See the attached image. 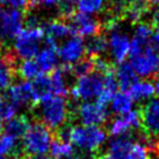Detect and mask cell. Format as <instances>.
<instances>
[{"label": "cell", "mask_w": 159, "mask_h": 159, "mask_svg": "<svg viewBox=\"0 0 159 159\" xmlns=\"http://www.w3.org/2000/svg\"><path fill=\"white\" fill-rule=\"evenodd\" d=\"M85 54V42L77 35L69 36L68 39L57 46V55L65 66H73L80 60L83 59Z\"/></svg>", "instance_id": "cell-11"}, {"label": "cell", "mask_w": 159, "mask_h": 159, "mask_svg": "<svg viewBox=\"0 0 159 159\" xmlns=\"http://www.w3.org/2000/svg\"><path fill=\"white\" fill-rule=\"evenodd\" d=\"M12 156L14 158L19 159L22 156V151L16 149V140L7 134L0 136V158L6 156Z\"/></svg>", "instance_id": "cell-27"}, {"label": "cell", "mask_w": 159, "mask_h": 159, "mask_svg": "<svg viewBox=\"0 0 159 159\" xmlns=\"http://www.w3.org/2000/svg\"><path fill=\"white\" fill-rule=\"evenodd\" d=\"M115 76H116L118 87L122 89V91L129 90L130 87L138 81V76L136 75L129 62L119 63L118 67L115 70Z\"/></svg>", "instance_id": "cell-21"}, {"label": "cell", "mask_w": 159, "mask_h": 159, "mask_svg": "<svg viewBox=\"0 0 159 159\" xmlns=\"http://www.w3.org/2000/svg\"><path fill=\"white\" fill-rule=\"evenodd\" d=\"M15 114H16V109L6 99V97L0 95V122L10 120L14 117Z\"/></svg>", "instance_id": "cell-31"}, {"label": "cell", "mask_w": 159, "mask_h": 159, "mask_svg": "<svg viewBox=\"0 0 159 159\" xmlns=\"http://www.w3.org/2000/svg\"><path fill=\"white\" fill-rule=\"evenodd\" d=\"M50 159H68L75 154V150L71 143L63 142L57 138H53V142L49 148Z\"/></svg>", "instance_id": "cell-26"}, {"label": "cell", "mask_w": 159, "mask_h": 159, "mask_svg": "<svg viewBox=\"0 0 159 159\" xmlns=\"http://www.w3.org/2000/svg\"><path fill=\"white\" fill-rule=\"evenodd\" d=\"M80 13L87 15L97 14L104 8L105 0H79L76 2Z\"/></svg>", "instance_id": "cell-29"}, {"label": "cell", "mask_w": 159, "mask_h": 159, "mask_svg": "<svg viewBox=\"0 0 159 159\" xmlns=\"http://www.w3.org/2000/svg\"><path fill=\"white\" fill-rule=\"evenodd\" d=\"M1 131H2V124H1V122H0V134H1Z\"/></svg>", "instance_id": "cell-43"}, {"label": "cell", "mask_w": 159, "mask_h": 159, "mask_svg": "<svg viewBox=\"0 0 159 159\" xmlns=\"http://www.w3.org/2000/svg\"><path fill=\"white\" fill-rule=\"evenodd\" d=\"M111 110L116 115L122 116L130 112L134 107V101L126 91H120L115 95L111 99Z\"/></svg>", "instance_id": "cell-25"}, {"label": "cell", "mask_w": 159, "mask_h": 159, "mask_svg": "<svg viewBox=\"0 0 159 159\" xmlns=\"http://www.w3.org/2000/svg\"><path fill=\"white\" fill-rule=\"evenodd\" d=\"M30 91H32V101L33 107L39 104L53 96L52 83L48 75H40L30 82Z\"/></svg>", "instance_id": "cell-18"}, {"label": "cell", "mask_w": 159, "mask_h": 159, "mask_svg": "<svg viewBox=\"0 0 159 159\" xmlns=\"http://www.w3.org/2000/svg\"><path fill=\"white\" fill-rule=\"evenodd\" d=\"M66 1H68V2H70V4H73V5H75L79 0H66Z\"/></svg>", "instance_id": "cell-41"}, {"label": "cell", "mask_w": 159, "mask_h": 159, "mask_svg": "<svg viewBox=\"0 0 159 159\" xmlns=\"http://www.w3.org/2000/svg\"><path fill=\"white\" fill-rule=\"evenodd\" d=\"M118 83L115 76V70L111 69L104 74V84H103V90L97 98V102L103 105H108V103L111 102V99L118 91Z\"/></svg>", "instance_id": "cell-23"}, {"label": "cell", "mask_w": 159, "mask_h": 159, "mask_svg": "<svg viewBox=\"0 0 159 159\" xmlns=\"http://www.w3.org/2000/svg\"><path fill=\"white\" fill-rule=\"evenodd\" d=\"M124 159H150L149 151L144 145L134 143Z\"/></svg>", "instance_id": "cell-32"}, {"label": "cell", "mask_w": 159, "mask_h": 159, "mask_svg": "<svg viewBox=\"0 0 159 159\" xmlns=\"http://www.w3.org/2000/svg\"><path fill=\"white\" fill-rule=\"evenodd\" d=\"M69 27L71 34L77 35L80 38H93L102 33V24L98 19L80 12L74 13L69 18Z\"/></svg>", "instance_id": "cell-10"}, {"label": "cell", "mask_w": 159, "mask_h": 159, "mask_svg": "<svg viewBox=\"0 0 159 159\" xmlns=\"http://www.w3.org/2000/svg\"><path fill=\"white\" fill-rule=\"evenodd\" d=\"M33 112L38 122L50 130H57L74 118V110L66 101L65 97L52 96L39 104L34 105Z\"/></svg>", "instance_id": "cell-1"}, {"label": "cell", "mask_w": 159, "mask_h": 159, "mask_svg": "<svg viewBox=\"0 0 159 159\" xmlns=\"http://www.w3.org/2000/svg\"><path fill=\"white\" fill-rule=\"evenodd\" d=\"M19 159H50L46 156H28V154H22Z\"/></svg>", "instance_id": "cell-36"}, {"label": "cell", "mask_w": 159, "mask_h": 159, "mask_svg": "<svg viewBox=\"0 0 159 159\" xmlns=\"http://www.w3.org/2000/svg\"><path fill=\"white\" fill-rule=\"evenodd\" d=\"M148 2H149L150 5L151 4H153V5H159V0H146Z\"/></svg>", "instance_id": "cell-39"}, {"label": "cell", "mask_w": 159, "mask_h": 159, "mask_svg": "<svg viewBox=\"0 0 159 159\" xmlns=\"http://www.w3.org/2000/svg\"><path fill=\"white\" fill-rule=\"evenodd\" d=\"M6 99L18 110L20 108L30 107L33 108L30 82L28 81H18L10 85L6 90Z\"/></svg>", "instance_id": "cell-14"}, {"label": "cell", "mask_w": 159, "mask_h": 159, "mask_svg": "<svg viewBox=\"0 0 159 159\" xmlns=\"http://www.w3.org/2000/svg\"><path fill=\"white\" fill-rule=\"evenodd\" d=\"M93 159H111V158H110L107 153H104V154L102 153V154H96V156H94Z\"/></svg>", "instance_id": "cell-38"}, {"label": "cell", "mask_w": 159, "mask_h": 159, "mask_svg": "<svg viewBox=\"0 0 159 159\" xmlns=\"http://www.w3.org/2000/svg\"><path fill=\"white\" fill-rule=\"evenodd\" d=\"M53 132L47 126L35 122L30 125L22 137V153L28 156H45L53 142Z\"/></svg>", "instance_id": "cell-4"}, {"label": "cell", "mask_w": 159, "mask_h": 159, "mask_svg": "<svg viewBox=\"0 0 159 159\" xmlns=\"http://www.w3.org/2000/svg\"><path fill=\"white\" fill-rule=\"evenodd\" d=\"M0 4L5 5L7 8L22 11L28 6V0H0Z\"/></svg>", "instance_id": "cell-33"}, {"label": "cell", "mask_w": 159, "mask_h": 159, "mask_svg": "<svg viewBox=\"0 0 159 159\" xmlns=\"http://www.w3.org/2000/svg\"><path fill=\"white\" fill-rule=\"evenodd\" d=\"M70 68H71V73L74 76L82 77L84 75L93 73L95 70L94 59L93 57H83L82 60H80L79 62H76L75 65L70 66Z\"/></svg>", "instance_id": "cell-30"}, {"label": "cell", "mask_w": 159, "mask_h": 159, "mask_svg": "<svg viewBox=\"0 0 159 159\" xmlns=\"http://www.w3.org/2000/svg\"><path fill=\"white\" fill-rule=\"evenodd\" d=\"M25 25L24 12L14 8L0 10V42L10 43L18 36Z\"/></svg>", "instance_id": "cell-7"}, {"label": "cell", "mask_w": 159, "mask_h": 159, "mask_svg": "<svg viewBox=\"0 0 159 159\" xmlns=\"http://www.w3.org/2000/svg\"><path fill=\"white\" fill-rule=\"evenodd\" d=\"M154 93L158 95V97H159V75L154 79Z\"/></svg>", "instance_id": "cell-37"}, {"label": "cell", "mask_w": 159, "mask_h": 159, "mask_svg": "<svg viewBox=\"0 0 159 159\" xmlns=\"http://www.w3.org/2000/svg\"><path fill=\"white\" fill-rule=\"evenodd\" d=\"M68 159H82V157H81V156H79V154L75 153L74 156H71V157H70V158H68Z\"/></svg>", "instance_id": "cell-40"}, {"label": "cell", "mask_w": 159, "mask_h": 159, "mask_svg": "<svg viewBox=\"0 0 159 159\" xmlns=\"http://www.w3.org/2000/svg\"><path fill=\"white\" fill-rule=\"evenodd\" d=\"M116 1H118V0H116Z\"/></svg>", "instance_id": "cell-44"}, {"label": "cell", "mask_w": 159, "mask_h": 159, "mask_svg": "<svg viewBox=\"0 0 159 159\" xmlns=\"http://www.w3.org/2000/svg\"><path fill=\"white\" fill-rule=\"evenodd\" d=\"M108 52V40L104 34H97L89 38L85 42V53L89 55V57L97 59Z\"/></svg>", "instance_id": "cell-24"}, {"label": "cell", "mask_w": 159, "mask_h": 159, "mask_svg": "<svg viewBox=\"0 0 159 159\" xmlns=\"http://www.w3.org/2000/svg\"><path fill=\"white\" fill-rule=\"evenodd\" d=\"M130 97L134 102H144L148 99H152L154 93V85L150 81H137L134 84L129 88Z\"/></svg>", "instance_id": "cell-22"}, {"label": "cell", "mask_w": 159, "mask_h": 159, "mask_svg": "<svg viewBox=\"0 0 159 159\" xmlns=\"http://www.w3.org/2000/svg\"><path fill=\"white\" fill-rule=\"evenodd\" d=\"M43 33H45V42L47 45L57 47L60 41H65L71 34L69 24L65 20L55 19L43 24Z\"/></svg>", "instance_id": "cell-16"}, {"label": "cell", "mask_w": 159, "mask_h": 159, "mask_svg": "<svg viewBox=\"0 0 159 159\" xmlns=\"http://www.w3.org/2000/svg\"><path fill=\"white\" fill-rule=\"evenodd\" d=\"M30 125V119L27 118L25 115L14 116L13 118L7 120L5 123L4 131H5V134L12 137L15 140H18V139L25 136L26 131L28 130Z\"/></svg>", "instance_id": "cell-20"}, {"label": "cell", "mask_w": 159, "mask_h": 159, "mask_svg": "<svg viewBox=\"0 0 159 159\" xmlns=\"http://www.w3.org/2000/svg\"><path fill=\"white\" fill-rule=\"evenodd\" d=\"M151 43L156 52H159V28L153 30V34L151 38Z\"/></svg>", "instance_id": "cell-35"}, {"label": "cell", "mask_w": 159, "mask_h": 159, "mask_svg": "<svg viewBox=\"0 0 159 159\" xmlns=\"http://www.w3.org/2000/svg\"><path fill=\"white\" fill-rule=\"evenodd\" d=\"M15 70L19 73L21 79H24L25 81H28V82H30V80H34L38 76L42 75L34 59L22 61Z\"/></svg>", "instance_id": "cell-28"}, {"label": "cell", "mask_w": 159, "mask_h": 159, "mask_svg": "<svg viewBox=\"0 0 159 159\" xmlns=\"http://www.w3.org/2000/svg\"><path fill=\"white\" fill-rule=\"evenodd\" d=\"M45 40V33L41 26L26 27L13 40V49L11 50L15 59H34L41 49V43Z\"/></svg>", "instance_id": "cell-2"}, {"label": "cell", "mask_w": 159, "mask_h": 159, "mask_svg": "<svg viewBox=\"0 0 159 159\" xmlns=\"http://www.w3.org/2000/svg\"><path fill=\"white\" fill-rule=\"evenodd\" d=\"M134 144V136L131 134L114 137L109 142L107 154L111 159H124Z\"/></svg>", "instance_id": "cell-19"}, {"label": "cell", "mask_w": 159, "mask_h": 159, "mask_svg": "<svg viewBox=\"0 0 159 159\" xmlns=\"http://www.w3.org/2000/svg\"><path fill=\"white\" fill-rule=\"evenodd\" d=\"M61 0H28V5L32 7L36 6H46V7H53V6L59 5Z\"/></svg>", "instance_id": "cell-34"}, {"label": "cell", "mask_w": 159, "mask_h": 159, "mask_svg": "<svg viewBox=\"0 0 159 159\" xmlns=\"http://www.w3.org/2000/svg\"><path fill=\"white\" fill-rule=\"evenodd\" d=\"M138 111L143 132L149 137L159 138V97L150 99Z\"/></svg>", "instance_id": "cell-12"}, {"label": "cell", "mask_w": 159, "mask_h": 159, "mask_svg": "<svg viewBox=\"0 0 159 159\" xmlns=\"http://www.w3.org/2000/svg\"><path fill=\"white\" fill-rule=\"evenodd\" d=\"M104 84V74L94 70L93 73L79 77L70 90L74 99L90 102L93 98H98Z\"/></svg>", "instance_id": "cell-5"}, {"label": "cell", "mask_w": 159, "mask_h": 159, "mask_svg": "<svg viewBox=\"0 0 159 159\" xmlns=\"http://www.w3.org/2000/svg\"><path fill=\"white\" fill-rule=\"evenodd\" d=\"M50 83H52V90L54 96L65 97L70 94V90L73 88V80L74 75L71 73L70 66H62L52 73L49 76Z\"/></svg>", "instance_id": "cell-15"}, {"label": "cell", "mask_w": 159, "mask_h": 159, "mask_svg": "<svg viewBox=\"0 0 159 159\" xmlns=\"http://www.w3.org/2000/svg\"><path fill=\"white\" fill-rule=\"evenodd\" d=\"M34 60L42 75L53 73L59 66L57 47L46 43L45 47L42 49H40V52L36 54Z\"/></svg>", "instance_id": "cell-17"}, {"label": "cell", "mask_w": 159, "mask_h": 159, "mask_svg": "<svg viewBox=\"0 0 159 159\" xmlns=\"http://www.w3.org/2000/svg\"><path fill=\"white\" fill-rule=\"evenodd\" d=\"M108 50L111 59L117 63L125 62L130 50V38L117 21H110L108 25Z\"/></svg>", "instance_id": "cell-6"}, {"label": "cell", "mask_w": 159, "mask_h": 159, "mask_svg": "<svg viewBox=\"0 0 159 159\" xmlns=\"http://www.w3.org/2000/svg\"><path fill=\"white\" fill-rule=\"evenodd\" d=\"M0 159H16V158H14V157H11V158H7V157H2V158H0Z\"/></svg>", "instance_id": "cell-42"}, {"label": "cell", "mask_w": 159, "mask_h": 159, "mask_svg": "<svg viewBox=\"0 0 159 159\" xmlns=\"http://www.w3.org/2000/svg\"><path fill=\"white\" fill-rule=\"evenodd\" d=\"M130 66L137 76L143 79H156L159 75V55L154 50L130 57Z\"/></svg>", "instance_id": "cell-9"}, {"label": "cell", "mask_w": 159, "mask_h": 159, "mask_svg": "<svg viewBox=\"0 0 159 159\" xmlns=\"http://www.w3.org/2000/svg\"><path fill=\"white\" fill-rule=\"evenodd\" d=\"M74 117L79 118L84 126H99L107 123L109 111L107 105L98 102H82L74 110Z\"/></svg>", "instance_id": "cell-8"}, {"label": "cell", "mask_w": 159, "mask_h": 159, "mask_svg": "<svg viewBox=\"0 0 159 159\" xmlns=\"http://www.w3.org/2000/svg\"><path fill=\"white\" fill-rule=\"evenodd\" d=\"M107 139V132L101 126L71 125L69 132V142L80 150L95 153L97 152Z\"/></svg>", "instance_id": "cell-3"}, {"label": "cell", "mask_w": 159, "mask_h": 159, "mask_svg": "<svg viewBox=\"0 0 159 159\" xmlns=\"http://www.w3.org/2000/svg\"><path fill=\"white\" fill-rule=\"evenodd\" d=\"M142 128L140 115L138 110H131L130 112L115 117L109 125V134L112 137H119L123 134H129L131 131Z\"/></svg>", "instance_id": "cell-13"}]
</instances>
